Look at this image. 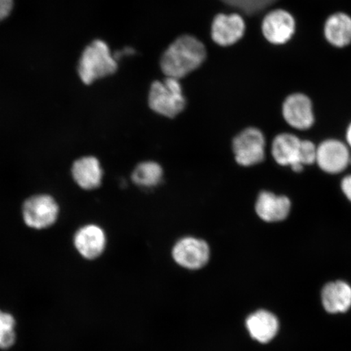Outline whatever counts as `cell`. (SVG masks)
I'll return each instance as SVG.
<instances>
[{"label": "cell", "mask_w": 351, "mask_h": 351, "mask_svg": "<svg viewBox=\"0 0 351 351\" xmlns=\"http://www.w3.org/2000/svg\"><path fill=\"white\" fill-rule=\"evenodd\" d=\"M207 57V50L199 40L191 35H183L171 44L160 61L167 77L182 78L199 68Z\"/></svg>", "instance_id": "cell-1"}, {"label": "cell", "mask_w": 351, "mask_h": 351, "mask_svg": "<svg viewBox=\"0 0 351 351\" xmlns=\"http://www.w3.org/2000/svg\"><path fill=\"white\" fill-rule=\"evenodd\" d=\"M117 70V60L111 55L107 43L102 40H95L87 46L78 64L79 76L86 85L112 75Z\"/></svg>", "instance_id": "cell-2"}, {"label": "cell", "mask_w": 351, "mask_h": 351, "mask_svg": "<svg viewBox=\"0 0 351 351\" xmlns=\"http://www.w3.org/2000/svg\"><path fill=\"white\" fill-rule=\"evenodd\" d=\"M148 104L152 111L160 116L174 118L179 115L186 105L179 79L167 77L164 82H154L149 92Z\"/></svg>", "instance_id": "cell-3"}, {"label": "cell", "mask_w": 351, "mask_h": 351, "mask_svg": "<svg viewBox=\"0 0 351 351\" xmlns=\"http://www.w3.org/2000/svg\"><path fill=\"white\" fill-rule=\"evenodd\" d=\"M232 152L237 163L252 167L262 163L265 158L266 140L261 130L249 127L232 140Z\"/></svg>", "instance_id": "cell-4"}, {"label": "cell", "mask_w": 351, "mask_h": 351, "mask_svg": "<svg viewBox=\"0 0 351 351\" xmlns=\"http://www.w3.org/2000/svg\"><path fill=\"white\" fill-rule=\"evenodd\" d=\"M22 212L26 225L34 229L42 230L51 226L56 221L59 207L53 197L41 195L26 200Z\"/></svg>", "instance_id": "cell-5"}, {"label": "cell", "mask_w": 351, "mask_h": 351, "mask_svg": "<svg viewBox=\"0 0 351 351\" xmlns=\"http://www.w3.org/2000/svg\"><path fill=\"white\" fill-rule=\"evenodd\" d=\"M172 254L173 260L180 266L196 270L207 265L210 258V248L204 240L188 236L177 241Z\"/></svg>", "instance_id": "cell-6"}, {"label": "cell", "mask_w": 351, "mask_h": 351, "mask_svg": "<svg viewBox=\"0 0 351 351\" xmlns=\"http://www.w3.org/2000/svg\"><path fill=\"white\" fill-rule=\"evenodd\" d=\"M319 168L328 174H337L351 164L349 147L337 139H327L317 147V161Z\"/></svg>", "instance_id": "cell-7"}, {"label": "cell", "mask_w": 351, "mask_h": 351, "mask_svg": "<svg viewBox=\"0 0 351 351\" xmlns=\"http://www.w3.org/2000/svg\"><path fill=\"white\" fill-rule=\"evenodd\" d=\"M284 120L293 129L306 130L315 122L313 104L304 94H293L285 99L282 106Z\"/></svg>", "instance_id": "cell-8"}, {"label": "cell", "mask_w": 351, "mask_h": 351, "mask_svg": "<svg viewBox=\"0 0 351 351\" xmlns=\"http://www.w3.org/2000/svg\"><path fill=\"white\" fill-rule=\"evenodd\" d=\"M295 21L291 13L283 10L271 11L262 22V32L267 41L273 44L287 43L295 34Z\"/></svg>", "instance_id": "cell-9"}, {"label": "cell", "mask_w": 351, "mask_h": 351, "mask_svg": "<svg viewBox=\"0 0 351 351\" xmlns=\"http://www.w3.org/2000/svg\"><path fill=\"white\" fill-rule=\"evenodd\" d=\"M301 142L302 139L293 134L276 135L271 147V156L276 163L291 167L293 172H302L304 167L300 161Z\"/></svg>", "instance_id": "cell-10"}, {"label": "cell", "mask_w": 351, "mask_h": 351, "mask_svg": "<svg viewBox=\"0 0 351 351\" xmlns=\"http://www.w3.org/2000/svg\"><path fill=\"white\" fill-rule=\"evenodd\" d=\"M254 209L262 221L275 223L285 221L291 213V201L287 196L263 191L258 195Z\"/></svg>", "instance_id": "cell-11"}, {"label": "cell", "mask_w": 351, "mask_h": 351, "mask_svg": "<svg viewBox=\"0 0 351 351\" xmlns=\"http://www.w3.org/2000/svg\"><path fill=\"white\" fill-rule=\"evenodd\" d=\"M245 30V21L240 15L219 14L212 25L213 40L219 46H231L243 38Z\"/></svg>", "instance_id": "cell-12"}, {"label": "cell", "mask_w": 351, "mask_h": 351, "mask_svg": "<svg viewBox=\"0 0 351 351\" xmlns=\"http://www.w3.org/2000/svg\"><path fill=\"white\" fill-rule=\"evenodd\" d=\"M106 234L102 228L95 225L83 226L74 236V245L77 252L87 260H95L104 252Z\"/></svg>", "instance_id": "cell-13"}, {"label": "cell", "mask_w": 351, "mask_h": 351, "mask_svg": "<svg viewBox=\"0 0 351 351\" xmlns=\"http://www.w3.org/2000/svg\"><path fill=\"white\" fill-rule=\"evenodd\" d=\"M72 174L79 186L84 190H94L102 183L104 172L97 158L86 156L74 162Z\"/></svg>", "instance_id": "cell-14"}, {"label": "cell", "mask_w": 351, "mask_h": 351, "mask_svg": "<svg viewBox=\"0 0 351 351\" xmlns=\"http://www.w3.org/2000/svg\"><path fill=\"white\" fill-rule=\"evenodd\" d=\"M322 298L328 313H346L351 306V287L342 280L328 283L323 288Z\"/></svg>", "instance_id": "cell-15"}, {"label": "cell", "mask_w": 351, "mask_h": 351, "mask_svg": "<svg viewBox=\"0 0 351 351\" xmlns=\"http://www.w3.org/2000/svg\"><path fill=\"white\" fill-rule=\"evenodd\" d=\"M247 328L253 339L267 343L278 333L279 322L273 313L261 310L250 315L247 319Z\"/></svg>", "instance_id": "cell-16"}, {"label": "cell", "mask_w": 351, "mask_h": 351, "mask_svg": "<svg viewBox=\"0 0 351 351\" xmlns=\"http://www.w3.org/2000/svg\"><path fill=\"white\" fill-rule=\"evenodd\" d=\"M324 35L332 45L344 47L351 43V17L337 12L328 17L324 25Z\"/></svg>", "instance_id": "cell-17"}, {"label": "cell", "mask_w": 351, "mask_h": 351, "mask_svg": "<svg viewBox=\"0 0 351 351\" xmlns=\"http://www.w3.org/2000/svg\"><path fill=\"white\" fill-rule=\"evenodd\" d=\"M164 170L155 161H144L135 167L132 173V181L139 187L152 189L157 186L163 179Z\"/></svg>", "instance_id": "cell-18"}, {"label": "cell", "mask_w": 351, "mask_h": 351, "mask_svg": "<svg viewBox=\"0 0 351 351\" xmlns=\"http://www.w3.org/2000/svg\"><path fill=\"white\" fill-rule=\"evenodd\" d=\"M15 326V319L12 315L0 311V349H8L14 344Z\"/></svg>", "instance_id": "cell-19"}, {"label": "cell", "mask_w": 351, "mask_h": 351, "mask_svg": "<svg viewBox=\"0 0 351 351\" xmlns=\"http://www.w3.org/2000/svg\"><path fill=\"white\" fill-rule=\"evenodd\" d=\"M221 1L232 8H238L245 14L252 16L273 5L278 0H221Z\"/></svg>", "instance_id": "cell-20"}, {"label": "cell", "mask_w": 351, "mask_h": 351, "mask_svg": "<svg viewBox=\"0 0 351 351\" xmlns=\"http://www.w3.org/2000/svg\"><path fill=\"white\" fill-rule=\"evenodd\" d=\"M317 147L309 140H302L300 161L302 166L311 165L317 161Z\"/></svg>", "instance_id": "cell-21"}, {"label": "cell", "mask_w": 351, "mask_h": 351, "mask_svg": "<svg viewBox=\"0 0 351 351\" xmlns=\"http://www.w3.org/2000/svg\"><path fill=\"white\" fill-rule=\"evenodd\" d=\"M13 8V0H0V21L7 19Z\"/></svg>", "instance_id": "cell-22"}, {"label": "cell", "mask_w": 351, "mask_h": 351, "mask_svg": "<svg viewBox=\"0 0 351 351\" xmlns=\"http://www.w3.org/2000/svg\"><path fill=\"white\" fill-rule=\"evenodd\" d=\"M341 189L344 195L351 202V174L341 180Z\"/></svg>", "instance_id": "cell-23"}, {"label": "cell", "mask_w": 351, "mask_h": 351, "mask_svg": "<svg viewBox=\"0 0 351 351\" xmlns=\"http://www.w3.org/2000/svg\"><path fill=\"white\" fill-rule=\"evenodd\" d=\"M346 142H348L349 148H351V123L348 126V130L346 134Z\"/></svg>", "instance_id": "cell-24"}]
</instances>
